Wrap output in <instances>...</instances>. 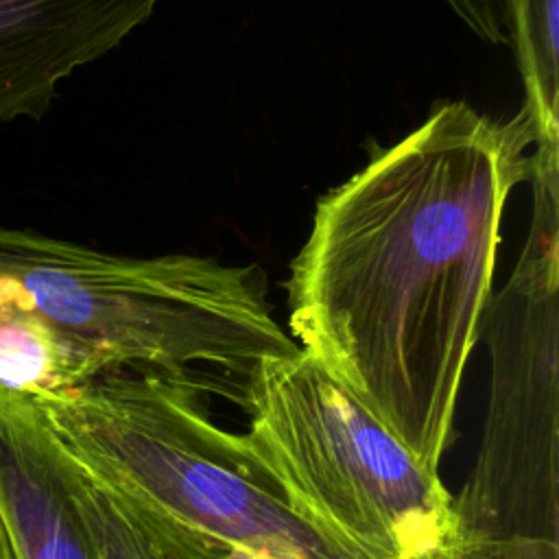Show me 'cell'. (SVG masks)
Wrapping results in <instances>:
<instances>
[{
	"label": "cell",
	"instance_id": "1",
	"mask_svg": "<svg viewBox=\"0 0 559 559\" xmlns=\"http://www.w3.org/2000/svg\"><path fill=\"white\" fill-rule=\"evenodd\" d=\"M535 142L526 105L441 103L317 201L290 262V338L437 474Z\"/></svg>",
	"mask_w": 559,
	"mask_h": 559
},
{
	"label": "cell",
	"instance_id": "2",
	"mask_svg": "<svg viewBox=\"0 0 559 559\" xmlns=\"http://www.w3.org/2000/svg\"><path fill=\"white\" fill-rule=\"evenodd\" d=\"M201 384L120 369L31 400L164 559H360L290 507L249 439L205 413Z\"/></svg>",
	"mask_w": 559,
	"mask_h": 559
},
{
	"label": "cell",
	"instance_id": "3",
	"mask_svg": "<svg viewBox=\"0 0 559 559\" xmlns=\"http://www.w3.org/2000/svg\"><path fill=\"white\" fill-rule=\"evenodd\" d=\"M522 253L483 317V439L454 507L450 559H559V146L533 148Z\"/></svg>",
	"mask_w": 559,
	"mask_h": 559
},
{
	"label": "cell",
	"instance_id": "4",
	"mask_svg": "<svg viewBox=\"0 0 559 559\" xmlns=\"http://www.w3.org/2000/svg\"><path fill=\"white\" fill-rule=\"evenodd\" d=\"M253 452L290 507L360 559H450L454 507L437 472L306 352L242 382Z\"/></svg>",
	"mask_w": 559,
	"mask_h": 559
},
{
	"label": "cell",
	"instance_id": "5",
	"mask_svg": "<svg viewBox=\"0 0 559 559\" xmlns=\"http://www.w3.org/2000/svg\"><path fill=\"white\" fill-rule=\"evenodd\" d=\"M96 249L0 225V386L41 397L103 369L87 341V282Z\"/></svg>",
	"mask_w": 559,
	"mask_h": 559
},
{
	"label": "cell",
	"instance_id": "6",
	"mask_svg": "<svg viewBox=\"0 0 559 559\" xmlns=\"http://www.w3.org/2000/svg\"><path fill=\"white\" fill-rule=\"evenodd\" d=\"M162 0H0V124L39 120L59 85L120 46Z\"/></svg>",
	"mask_w": 559,
	"mask_h": 559
},
{
	"label": "cell",
	"instance_id": "7",
	"mask_svg": "<svg viewBox=\"0 0 559 559\" xmlns=\"http://www.w3.org/2000/svg\"><path fill=\"white\" fill-rule=\"evenodd\" d=\"M0 522L15 559H96L37 404L4 386Z\"/></svg>",
	"mask_w": 559,
	"mask_h": 559
},
{
	"label": "cell",
	"instance_id": "8",
	"mask_svg": "<svg viewBox=\"0 0 559 559\" xmlns=\"http://www.w3.org/2000/svg\"><path fill=\"white\" fill-rule=\"evenodd\" d=\"M509 46L537 127L535 144L559 142V0H504Z\"/></svg>",
	"mask_w": 559,
	"mask_h": 559
},
{
	"label": "cell",
	"instance_id": "9",
	"mask_svg": "<svg viewBox=\"0 0 559 559\" xmlns=\"http://www.w3.org/2000/svg\"><path fill=\"white\" fill-rule=\"evenodd\" d=\"M57 456L96 559H164L127 511L87 472L66 459L59 450Z\"/></svg>",
	"mask_w": 559,
	"mask_h": 559
},
{
	"label": "cell",
	"instance_id": "10",
	"mask_svg": "<svg viewBox=\"0 0 559 559\" xmlns=\"http://www.w3.org/2000/svg\"><path fill=\"white\" fill-rule=\"evenodd\" d=\"M448 9L483 41L491 46L509 44L504 22V0H443Z\"/></svg>",
	"mask_w": 559,
	"mask_h": 559
},
{
	"label": "cell",
	"instance_id": "11",
	"mask_svg": "<svg viewBox=\"0 0 559 559\" xmlns=\"http://www.w3.org/2000/svg\"><path fill=\"white\" fill-rule=\"evenodd\" d=\"M0 559H15L13 550H11V544L7 539V533L2 528V522H0Z\"/></svg>",
	"mask_w": 559,
	"mask_h": 559
}]
</instances>
